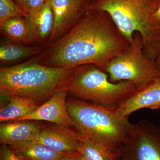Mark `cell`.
I'll list each match as a JSON object with an SVG mask.
<instances>
[{
  "instance_id": "1",
  "label": "cell",
  "mask_w": 160,
  "mask_h": 160,
  "mask_svg": "<svg viewBox=\"0 0 160 160\" xmlns=\"http://www.w3.org/2000/svg\"><path fill=\"white\" fill-rule=\"evenodd\" d=\"M129 44L108 12L87 9L64 36L42 46L39 54L32 58L49 67L73 68L92 64L105 71Z\"/></svg>"
},
{
  "instance_id": "2",
  "label": "cell",
  "mask_w": 160,
  "mask_h": 160,
  "mask_svg": "<svg viewBox=\"0 0 160 160\" xmlns=\"http://www.w3.org/2000/svg\"><path fill=\"white\" fill-rule=\"evenodd\" d=\"M78 67L73 68L43 66L32 57L24 62L0 69V93L2 98L19 96L46 102L67 87Z\"/></svg>"
},
{
  "instance_id": "3",
  "label": "cell",
  "mask_w": 160,
  "mask_h": 160,
  "mask_svg": "<svg viewBox=\"0 0 160 160\" xmlns=\"http://www.w3.org/2000/svg\"><path fill=\"white\" fill-rule=\"evenodd\" d=\"M67 109L81 137L112 151H121L134 124L122 116L116 107L78 99L68 98Z\"/></svg>"
},
{
  "instance_id": "4",
  "label": "cell",
  "mask_w": 160,
  "mask_h": 160,
  "mask_svg": "<svg viewBox=\"0 0 160 160\" xmlns=\"http://www.w3.org/2000/svg\"><path fill=\"white\" fill-rule=\"evenodd\" d=\"M160 3V0H93L87 9L108 12L130 43L133 33L139 32L144 54L156 62L160 55V21L155 16Z\"/></svg>"
},
{
  "instance_id": "5",
  "label": "cell",
  "mask_w": 160,
  "mask_h": 160,
  "mask_svg": "<svg viewBox=\"0 0 160 160\" xmlns=\"http://www.w3.org/2000/svg\"><path fill=\"white\" fill-rule=\"evenodd\" d=\"M109 78L108 73L96 65H81L78 66L66 91L78 99L115 107L137 89L134 84L129 81L112 83Z\"/></svg>"
},
{
  "instance_id": "6",
  "label": "cell",
  "mask_w": 160,
  "mask_h": 160,
  "mask_svg": "<svg viewBox=\"0 0 160 160\" xmlns=\"http://www.w3.org/2000/svg\"><path fill=\"white\" fill-rule=\"evenodd\" d=\"M105 71L111 82L129 81L137 88L160 78V66L144 54L142 39L138 32L133 33V41L128 48L109 62Z\"/></svg>"
},
{
  "instance_id": "7",
  "label": "cell",
  "mask_w": 160,
  "mask_h": 160,
  "mask_svg": "<svg viewBox=\"0 0 160 160\" xmlns=\"http://www.w3.org/2000/svg\"><path fill=\"white\" fill-rule=\"evenodd\" d=\"M122 160H160V128L142 120L122 145Z\"/></svg>"
},
{
  "instance_id": "8",
  "label": "cell",
  "mask_w": 160,
  "mask_h": 160,
  "mask_svg": "<svg viewBox=\"0 0 160 160\" xmlns=\"http://www.w3.org/2000/svg\"><path fill=\"white\" fill-rule=\"evenodd\" d=\"M88 0H50L54 17L49 43L64 36L74 26L87 9Z\"/></svg>"
},
{
  "instance_id": "9",
  "label": "cell",
  "mask_w": 160,
  "mask_h": 160,
  "mask_svg": "<svg viewBox=\"0 0 160 160\" xmlns=\"http://www.w3.org/2000/svg\"><path fill=\"white\" fill-rule=\"evenodd\" d=\"M66 90L57 92L39 106L31 114L12 121H44L66 128H74V124L67 109Z\"/></svg>"
},
{
  "instance_id": "10",
  "label": "cell",
  "mask_w": 160,
  "mask_h": 160,
  "mask_svg": "<svg viewBox=\"0 0 160 160\" xmlns=\"http://www.w3.org/2000/svg\"><path fill=\"white\" fill-rule=\"evenodd\" d=\"M122 116L128 118L139 109H160V78L138 87L128 98L116 106Z\"/></svg>"
},
{
  "instance_id": "11",
  "label": "cell",
  "mask_w": 160,
  "mask_h": 160,
  "mask_svg": "<svg viewBox=\"0 0 160 160\" xmlns=\"http://www.w3.org/2000/svg\"><path fill=\"white\" fill-rule=\"evenodd\" d=\"M32 142L41 143L62 153L79 151L80 136L76 130L57 125L42 126L39 133Z\"/></svg>"
},
{
  "instance_id": "12",
  "label": "cell",
  "mask_w": 160,
  "mask_h": 160,
  "mask_svg": "<svg viewBox=\"0 0 160 160\" xmlns=\"http://www.w3.org/2000/svg\"><path fill=\"white\" fill-rule=\"evenodd\" d=\"M32 121L4 122L0 126V143L8 146L32 142L42 126Z\"/></svg>"
},
{
  "instance_id": "13",
  "label": "cell",
  "mask_w": 160,
  "mask_h": 160,
  "mask_svg": "<svg viewBox=\"0 0 160 160\" xmlns=\"http://www.w3.org/2000/svg\"><path fill=\"white\" fill-rule=\"evenodd\" d=\"M26 19L35 44L41 46L48 44L54 23L50 0H47L39 9Z\"/></svg>"
},
{
  "instance_id": "14",
  "label": "cell",
  "mask_w": 160,
  "mask_h": 160,
  "mask_svg": "<svg viewBox=\"0 0 160 160\" xmlns=\"http://www.w3.org/2000/svg\"><path fill=\"white\" fill-rule=\"evenodd\" d=\"M8 147L13 153L24 160H66L75 153L58 152L35 142Z\"/></svg>"
},
{
  "instance_id": "15",
  "label": "cell",
  "mask_w": 160,
  "mask_h": 160,
  "mask_svg": "<svg viewBox=\"0 0 160 160\" xmlns=\"http://www.w3.org/2000/svg\"><path fill=\"white\" fill-rule=\"evenodd\" d=\"M2 34L12 42L24 46L35 44L26 18L16 17L0 23Z\"/></svg>"
},
{
  "instance_id": "16",
  "label": "cell",
  "mask_w": 160,
  "mask_h": 160,
  "mask_svg": "<svg viewBox=\"0 0 160 160\" xmlns=\"http://www.w3.org/2000/svg\"><path fill=\"white\" fill-rule=\"evenodd\" d=\"M7 98L9 102L0 109L1 122L14 121L31 114L40 106L37 102L29 98L12 95Z\"/></svg>"
},
{
  "instance_id": "17",
  "label": "cell",
  "mask_w": 160,
  "mask_h": 160,
  "mask_svg": "<svg viewBox=\"0 0 160 160\" xmlns=\"http://www.w3.org/2000/svg\"><path fill=\"white\" fill-rule=\"evenodd\" d=\"M42 46H27L15 44L9 40H3L0 45V63L8 65L39 54Z\"/></svg>"
},
{
  "instance_id": "18",
  "label": "cell",
  "mask_w": 160,
  "mask_h": 160,
  "mask_svg": "<svg viewBox=\"0 0 160 160\" xmlns=\"http://www.w3.org/2000/svg\"><path fill=\"white\" fill-rule=\"evenodd\" d=\"M80 141L79 152L85 160H122V151L102 148L80 136Z\"/></svg>"
},
{
  "instance_id": "19",
  "label": "cell",
  "mask_w": 160,
  "mask_h": 160,
  "mask_svg": "<svg viewBox=\"0 0 160 160\" xmlns=\"http://www.w3.org/2000/svg\"><path fill=\"white\" fill-rule=\"evenodd\" d=\"M28 15L13 0H0V23L16 17H26Z\"/></svg>"
},
{
  "instance_id": "20",
  "label": "cell",
  "mask_w": 160,
  "mask_h": 160,
  "mask_svg": "<svg viewBox=\"0 0 160 160\" xmlns=\"http://www.w3.org/2000/svg\"><path fill=\"white\" fill-rule=\"evenodd\" d=\"M47 0H26L23 9L28 16L39 9Z\"/></svg>"
},
{
  "instance_id": "21",
  "label": "cell",
  "mask_w": 160,
  "mask_h": 160,
  "mask_svg": "<svg viewBox=\"0 0 160 160\" xmlns=\"http://www.w3.org/2000/svg\"><path fill=\"white\" fill-rule=\"evenodd\" d=\"M0 160H24L13 153L8 146L2 145L0 149Z\"/></svg>"
},
{
  "instance_id": "22",
  "label": "cell",
  "mask_w": 160,
  "mask_h": 160,
  "mask_svg": "<svg viewBox=\"0 0 160 160\" xmlns=\"http://www.w3.org/2000/svg\"><path fill=\"white\" fill-rule=\"evenodd\" d=\"M66 160H85L79 151L75 152Z\"/></svg>"
},
{
  "instance_id": "23",
  "label": "cell",
  "mask_w": 160,
  "mask_h": 160,
  "mask_svg": "<svg viewBox=\"0 0 160 160\" xmlns=\"http://www.w3.org/2000/svg\"><path fill=\"white\" fill-rule=\"evenodd\" d=\"M14 1L18 4L21 7H22L23 9V7H24V5H25L26 0H14Z\"/></svg>"
},
{
  "instance_id": "24",
  "label": "cell",
  "mask_w": 160,
  "mask_h": 160,
  "mask_svg": "<svg viewBox=\"0 0 160 160\" xmlns=\"http://www.w3.org/2000/svg\"><path fill=\"white\" fill-rule=\"evenodd\" d=\"M155 16L160 21V3L159 5L158 8L156 12L155 13Z\"/></svg>"
},
{
  "instance_id": "25",
  "label": "cell",
  "mask_w": 160,
  "mask_h": 160,
  "mask_svg": "<svg viewBox=\"0 0 160 160\" xmlns=\"http://www.w3.org/2000/svg\"><path fill=\"white\" fill-rule=\"evenodd\" d=\"M156 62L158 65L160 66V55L158 57V58L157 59L156 61Z\"/></svg>"
},
{
  "instance_id": "26",
  "label": "cell",
  "mask_w": 160,
  "mask_h": 160,
  "mask_svg": "<svg viewBox=\"0 0 160 160\" xmlns=\"http://www.w3.org/2000/svg\"><path fill=\"white\" fill-rule=\"evenodd\" d=\"M88 1H89V2H91V1H93V0H88Z\"/></svg>"
}]
</instances>
